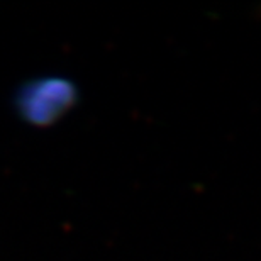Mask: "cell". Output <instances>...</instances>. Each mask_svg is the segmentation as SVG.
<instances>
[{"label":"cell","mask_w":261,"mask_h":261,"mask_svg":"<svg viewBox=\"0 0 261 261\" xmlns=\"http://www.w3.org/2000/svg\"><path fill=\"white\" fill-rule=\"evenodd\" d=\"M76 90L63 78H41L20 88L17 109L25 121L34 126H49L75 106Z\"/></svg>","instance_id":"obj_1"}]
</instances>
